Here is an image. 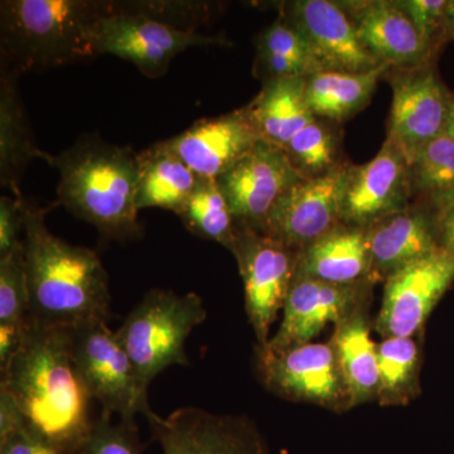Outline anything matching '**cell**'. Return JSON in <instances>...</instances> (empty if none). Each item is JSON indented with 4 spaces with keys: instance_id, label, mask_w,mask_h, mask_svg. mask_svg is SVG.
Returning a JSON list of instances; mask_svg holds the SVG:
<instances>
[{
    "instance_id": "6da1fadb",
    "label": "cell",
    "mask_w": 454,
    "mask_h": 454,
    "mask_svg": "<svg viewBox=\"0 0 454 454\" xmlns=\"http://www.w3.org/2000/svg\"><path fill=\"white\" fill-rule=\"evenodd\" d=\"M2 387L17 400L27 428L66 454L88 435L92 399L73 357L71 327L28 316L22 342L2 370Z\"/></svg>"
},
{
    "instance_id": "7a4b0ae2",
    "label": "cell",
    "mask_w": 454,
    "mask_h": 454,
    "mask_svg": "<svg viewBox=\"0 0 454 454\" xmlns=\"http://www.w3.org/2000/svg\"><path fill=\"white\" fill-rule=\"evenodd\" d=\"M55 206L22 199L28 316L64 327L107 322L112 295L106 268L97 253L66 243L50 231L46 216Z\"/></svg>"
},
{
    "instance_id": "3957f363",
    "label": "cell",
    "mask_w": 454,
    "mask_h": 454,
    "mask_svg": "<svg viewBox=\"0 0 454 454\" xmlns=\"http://www.w3.org/2000/svg\"><path fill=\"white\" fill-rule=\"evenodd\" d=\"M49 164L59 172L56 206L94 226L106 240L142 238L138 153L130 146L86 136L62 153L51 154Z\"/></svg>"
},
{
    "instance_id": "277c9868",
    "label": "cell",
    "mask_w": 454,
    "mask_h": 454,
    "mask_svg": "<svg viewBox=\"0 0 454 454\" xmlns=\"http://www.w3.org/2000/svg\"><path fill=\"white\" fill-rule=\"evenodd\" d=\"M112 2L3 0L0 59L20 74L98 57L95 32Z\"/></svg>"
},
{
    "instance_id": "5b68a950",
    "label": "cell",
    "mask_w": 454,
    "mask_h": 454,
    "mask_svg": "<svg viewBox=\"0 0 454 454\" xmlns=\"http://www.w3.org/2000/svg\"><path fill=\"white\" fill-rule=\"evenodd\" d=\"M206 318L207 310L201 297L193 292L181 295L167 289H152L134 307L116 334L146 391L167 367L190 364L188 336Z\"/></svg>"
},
{
    "instance_id": "8992f818",
    "label": "cell",
    "mask_w": 454,
    "mask_h": 454,
    "mask_svg": "<svg viewBox=\"0 0 454 454\" xmlns=\"http://www.w3.org/2000/svg\"><path fill=\"white\" fill-rule=\"evenodd\" d=\"M223 35H203L158 20L140 2H112L109 13L97 26L98 56L127 59L151 79L163 76L172 59L192 47L227 46Z\"/></svg>"
},
{
    "instance_id": "52a82bcc",
    "label": "cell",
    "mask_w": 454,
    "mask_h": 454,
    "mask_svg": "<svg viewBox=\"0 0 454 454\" xmlns=\"http://www.w3.org/2000/svg\"><path fill=\"white\" fill-rule=\"evenodd\" d=\"M255 369L265 389L288 402L316 405L334 413L352 409L330 342L278 349L256 345Z\"/></svg>"
},
{
    "instance_id": "ba28073f",
    "label": "cell",
    "mask_w": 454,
    "mask_h": 454,
    "mask_svg": "<svg viewBox=\"0 0 454 454\" xmlns=\"http://www.w3.org/2000/svg\"><path fill=\"white\" fill-rule=\"evenodd\" d=\"M71 340L77 372L103 413L134 423L137 414L145 415L151 409L148 391L140 385L116 331L110 330L106 321L71 327Z\"/></svg>"
},
{
    "instance_id": "9c48e42d",
    "label": "cell",
    "mask_w": 454,
    "mask_h": 454,
    "mask_svg": "<svg viewBox=\"0 0 454 454\" xmlns=\"http://www.w3.org/2000/svg\"><path fill=\"white\" fill-rule=\"evenodd\" d=\"M230 253L243 278L245 309L256 345H267L297 273L301 252L273 236L238 227Z\"/></svg>"
},
{
    "instance_id": "30bf717a",
    "label": "cell",
    "mask_w": 454,
    "mask_h": 454,
    "mask_svg": "<svg viewBox=\"0 0 454 454\" xmlns=\"http://www.w3.org/2000/svg\"><path fill=\"white\" fill-rule=\"evenodd\" d=\"M145 417L163 454H271L264 435L247 415L186 406L167 417L149 409Z\"/></svg>"
},
{
    "instance_id": "8fae6325",
    "label": "cell",
    "mask_w": 454,
    "mask_h": 454,
    "mask_svg": "<svg viewBox=\"0 0 454 454\" xmlns=\"http://www.w3.org/2000/svg\"><path fill=\"white\" fill-rule=\"evenodd\" d=\"M393 89L387 137L408 160L433 139L443 136L450 91L439 79L435 62L414 68H387Z\"/></svg>"
},
{
    "instance_id": "7c38bea8",
    "label": "cell",
    "mask_w": 454,
    "mask_h": 454,
    "mask_svg": "<svg viewBox=\"0 0 454 454\" xmlns=\"http://www.w3.org/2000/svg\"><path fill=\"white\" fill-rule=\"evenodd\" d=\"M454 282V254L439 249L387 278L373 330L381 339L414 337Z\"/></svg>"
},
{
    "instance_id": "4fadbf2b",
    "label": "cell",
    "mask_w": 454,
    "mask_h": 454,
    "mask_svg": "<svg viewBox=\"0 0 454 454\" xmlns=\"http://www.w3.org/2000/svg\"><path fill=\"white\" fill-rule=\"evenodd\" d=\"M283 148L260 139L243 160L216 179L236 226L264 234L269 216L298 181Z\"/></svg>"
},
{
    "instance_id": "5bb4252c",
    "label": "cell",
    "mask_w": 454,
    "mask_h": 454,
    "mask_svg": "<svg viewBox=\"0 0 454 454\" xmlns=\"http://www.w3.org/2000/svg\"><path fill=\"white\" fill-rule=\"evenodd\" d=\"M409 205V160L390 140L385 139L370 162L349 164L340 197V223L367 229Z\"/></svg>"
},
{
    "instance_id": "9a60e30c",
    "label": "cell",
    "mask_w": 454,
    "mask_h": 454,
    "mask_svg": "<svg viewBox=\"0 0 454 454\" xmlns=\"http://www.w3.org/2000/svg\"><path fill=\"white\" fill-rule=\"evenodd\" d=\"M372 280L333 284L294 277L283 309V319L267 345L286 348L313 342L328 325H337L364 304L372 303Z\"/></svg>"
},
{
    "instance_id": "2e32d148",
    "label": "cell",
    "mask_w": 454,
    "mask_h": 454,
    "mask_svg": "<svg viewBox=\"0 0 454 454\" xmlns=\"http://www.w3.org/2000/svg\"><path fill=\"white\" fill-rule=\"evenodd\" d=\"M278 9L306 37L322 71L360 74L382 66L364 46L340 2L293 0L279 3Z\"/></svg>"
},
{
    "instance_id": "e0dca14e",
    "label": "cell",
    "mask_w": 454,
    "mask_h": 454,
    "mask_svg": "<svg viewBox=\"0 0 454 454\" xmlns=\"http://www.w3.org/2000/svg\"><path fill=\"white\" fill-rule=\"evenodd\" d=\"M349 164L324 177L298 181L271 212L264 234L301 252L339 225L340 197Z\"/></svg>"
},
{
    "instance_id": "ac0fdd59",
    "label": "cell",
    "mask_w": 454,
    "mask_h": 454,
    "mask_svg": "<svg viewBox=\"0 0 454 454\" xmlns=\"http://www.w3.org/2000/svg\"><path fill=\"white\" fill-rule=\"evenodd\" d=\"M260 136L245 107L201 119L172 138L160 142L199 177L217 179L252 151Z\"/></svg>"
},
{
    "instance_id": "d6986e66",
    "label": "cell",
    "mask_w": 454,
    "mask_h": 454,
    "mask_svg": "<svg viewBox=\"0 0 454 454\" xmlns=\"http://www.w3.org/2000/svg\"><path fill=\"white\" fill-rule=\"evenodd\" d=\"M340 4L354 20L364 46L381 65L414 68L435 62L396 0H345Z\"/></svg>"
},
{
    "instance_id": "ffe728a7",
    "label": "cell",
    "mask_w": 454,
    "mask_h": 454,
    "mask_svg": "<svg viewBox=\"0 0 454 454\" xmlns=\"http://www.w3.org/2000/svg\"><path fill=\"white\" fill-rule=\"evenodd\" d=\"M366 231L376 283L441 249L438 217L413 203L367 227Z\"/></svg>"
},
{
    "instance_id": "44dd1931",
    "label": "cell",
    "mask_w": 454,
    "mask_h": 454,
    "mask_svg": "<svg viewBox=\"0 0 454 454\" xmlns=\"http://www.w3.org/2000/svg\"><path fill=\"white\" fill-rule=\"evenodd\" d=\"M20 74L0 62V184L14 197L23 196L20 179L32 160L49 163L51 154L38 148L20 98Z\"/></svg>"
},
{
    "instance_id": "7402d4cb",
    "label": "cell",
    "mask_w": 454,
    "mask_h": 454,
    "mask_svg": "<svg viewBox=\"0 0 454 454\" xmlns=\"http://www.w3.org/2000/svg\"><path fill=\"white\" fill-rule=\"evenodd\" d=\"M295 276L333 284L375 282L366 229L340 223L301 250Z\"/></svg>"
},
{
    "instance_id": "603a6c76",
    "label": "cell",
    "mask_w": 454,
    "mask_h": 454,
    "mask_svg": "<svg viewBox=\"0 0 454 454\" xmlns=\"http://www.w3.org/2000/svg\"><path fill=\"white\" fill-rule=\"evenodd\" d=\"M370 306L372 303L364 304L334 325L333 336L328 340L348 387L352 409L378 397V343L372 336Z\"/></svg>"
},
{
    "instance_id": "cb8c5ba5",
    "label": "cell",
    "mask_w": 454,
    "mask_h": 454,
    "mask_svg": "<svg viewBox=\"0 0 454 454\" xmlns=\"http://www.w3.org/2000/svg\"><path fill=\"white\" fill-rule=\"evenodd\" d=\"M244 107L260 138L280 148L316 119L307 103L306 77L269 80Z\"/></svg>"
},
{
    "instance_id": "d4e9b609",
    "label": "cell",
    "mask_w": 454,
    "mask_h": 454,
    "mask_svg": "<svg viewBox=\"0 0 454 454\" xmlns=\"http://www.w3.org/2000/svg\"><path fill=\"white\" fill-rule=\"evenodd\" d=\"M199 176L160 142L138 153L137 205L177 214L195 190Z\"/></svg>"
},
{
    "instance_id": "484cf974",
    "label": "cell",
    "mask_w": 454,
    "mask_h": 454,
    "mask_svg": "<svg viewBox=\"0 0 454 454\" xmlns=\"http://www.w3.org/2000/svg\"><path fill=\"white\" fill-rule=\"evenodd\" d=\"M389 66L369 73L321 71L306 77V98L316 118L339 122L348 121L372 101L379 80Z\"/></svg>"
},
{
    "instance_id": "4316f807",
    "label": "cell",
    "mask_w": 454,
    "mask_h": 454,
    "mask_svg": "<svg viewBox=\"0 0 454 454\" xmlns=\"http://www.w3.org/2000/svg\"><path fill=\"white\" fill-rule=\"evenodd\" d=\"M255 51L254 74L262 83L322 71L306 37L282 16L256 35Z\"/></svg>"
},
{
    "instance_id": "83f0119b",
    "label": "cell",
    "mask_w": 454,
    "mask_h": 454,
    "mask_svg": "<svg viewBox=\"0 0 454 454\" xmlns=\"http://www.w3.org/2000/svg\"><path fill=\"white\" fill-rule=\"evenodd\" d=\"M411 203L439 217L454 206V140L443 134L409 160Z\"/></svg>"
},
{
    "instance_id": "f1b7e54d",
    "label": "cell",
    "mask_w": 454,
    "mask_h": 454,
    "mask_svg": "<svg viewBox=\"0 0 454 454\" xmlns=\"http://www.w3.org/2000/svg\"><path fill=\"white\" fill-rule=\"evenodd\" d=\"M381 406H405L420 393V348L414 337H389L378 343Z\"/></svg>"
},
{
    "instance_id": "f546056e",
    "label": "cell",
    "mask_w": 454,
    "mask_h": 454,
    "mask_svg": "<svg viewBox=\"0 0 454 454\" xmlns=\"http://www.w3.org/2000/svg\"><path fill=\"white\" fill-rule=\"evenodd\" d=\"M283 149L301 179L324 177L348 163L343 154L340 124L327 119L316 118Z\"/></svg>"
},
{
    "instance_id": "4dcf8cb0",
    "label": "cell",
    "mask_w": 454,
    "mask_h": 454,
    "mask_svg": "<svg viewBox=\"0 0 454 454\" xmlns=\"http://www.w3.org/2000/svg\"><path fill=\"white\" fill-rule=\"evenodd\" d=\"M176 215L193 235L219 243L229 252L231 249L238 226L216 179L200 177L195 190Z\"/></svg>"
},
{
    "instance_id": "1f68e13d",
    "label": "cell",
    "mask_w": 454,
    "mask_h": 454,
    "mask_svg": "<svg viewBox=\"0 0 454 454\" xmlns=\"http://www.w3.org/2000/svg\"><path fill=\"white\" fill-rule=\"evenodd\" d=\"M29 315V289L25 245L0 258V325H25Z\"/></svg>"
},
{
    "instance_id": "d6a6232c",
    "label": "cell",
    "mask_w": 454,
    "mask_h": 454,
    "mask_svg": "<svg viewBox=\"0 0 454 454\" xmlns=\"http://www.w3.org/2000/svg\"><path fill=\"white\" fill-rule=\"evenodd\" d=\"M113 415L101 411L82 443L70 454H142L136 422H114Z\"/></svg>"
},
{
    "instance_id": "836d02e7",
    "label": "cell",
    "mask_w": 454,
    "mask_h": 454,
    "mask_svg": "<svg viewBox=\"0 0 454 454\" xmlns=\"http://www.w3.org/2000/svg\"><path fill=\"white\" fill-rule=\"evenodd\" d=\"M396 4L411 18L420 37L435 57L450 42L447 32L448 0H396Z\"/></svg>"
},
{
    "instance_id": "e575fe53",
    "label": "cell",
    "mask_w": 454,
    "mask_h": 454,
    "mask_svg": "<svg viewBox=\"0 0 454 454\" xmlns=\"http://www.w3.org/2000/svg\"><path fill=\"white\" fill-rule=\"evenodd\" d=\"M22 199L23 196H2L0 199V258L23 247L25 217Z\"/></svg>"
},
{
    "instance_id": "d590c367",
    "label": "cell",
    "mask_w": 454,
    "mask_h": 454,
    "mask_svg": "<svg viewBox=\"0 0 454 454\" xmlns=\"http://www.w3.org/2000/svg\"><path fill=\"white\" fill-rule=\"evenodd\" d=\"M26 428V419L17 400L7 387L0 385V443Z\"/></svg>"
},
{
    "instance_id": "8d00e7d4",
    "label": "cell",
    "mask_w": 454,
    "mask_h": 454,
    "mask_svg": "<svg viewBox=\"0 0 454 454\" xmlns=\"http://www.w3.org/2000/svg\"><path fill=\"white\" fill-rule=\"evenodd\" d=\"M0 454H66L26 428L0 443Z\"/></svg>"
},
{
    "instance_id": "74e56055",
    "label": "cell",
    "mask_w": 454,
    "mask_h": 454,
    "mask_svg": "<svg viewBox=\"0 0 454 454\" xmlns=\"http://www.w3.org/2000/svg\"><path fill=\"white\" fill-rule=\"evenodd\" d=\"M25 325H0V370L8 366L20 348Z\"/></svg>"
},
{
    "instance_id": "f35d334b",
    "label": "cell",
    "mask_w": 454,
    "mask_h": 454,
    "mask_svg": "<svg viewBox=\"0 0 454 454\" xmlns=\"http://www.w3.org/2000/svg\"><path fill=\"white\" fill-rule=\"evenodd\" d=\"M438 229L439 247L454 254V206L439 217Z\"/></svg>"
},
{
    "instance_id": "ab89813d",
    "label": "cell",
    "mask_w": 454,
    "mask_h": 454,
    "mask_svg": "<svg viewBox=\"0 0 454 454\" xmlns=\"http://www.w3.org/2000/svg\"><path fill=\"white\" fill-rule=\"evenodd\" d=\"M447 32L448 38H450V41H454V0H448Z\"/></svg>"
},
{
    "instance_id": "60d3db41",
    "label": "cell",
    "mask_w": 454,
    "mask_h": 454,
    "mask_svg": "<svg viewBox=\"0 0 454 454\" xmlns=\"http://www.w3.org/2000/svg\"><path fill=\"white\" fill-rule=\"evenodd\" d=\"M444 134L454 140V94H450V112H448V119L446 124V130Z\"/></svg>"
}]
</instances>
